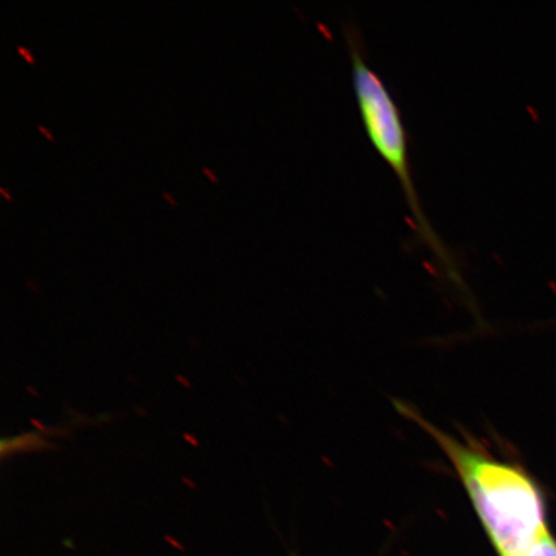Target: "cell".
I'll return each mask as SVG.
<instances>
[{"label":"cell","instance_id":"cell-1","mask_svg":"<svg viewBox=\"0 0 556 556\" xmlns=\"http://www.w3.org/2000/svg\"><path fill=\"white\" fill-rule=\"evenodd\" d=\"M400 412L426 430L446 455L498 556H527L551 528L544 491L519 465L481 444L452 437L413 408Z\"/></svg>","mask_w":556,"mask_h":556},{"label":"cell","instance_id":"cell-2","mask_svg":"<svg viewBox=\"0 0 556 556\" xmlns=\"http://www.w3.org/2000/svg\"><path fill=\"white\" fill-rule=\"evenodd\" d=\"M346 40L352 61L354 94L367 137L400 179L407 204L412 208L417 233L432 250L437 260L455 276V263L451 258L450 250L429 224L416 191L408 159L407 134L399 104L381 76L368 65L358 35L346 31Z\"/></svg>","mask_w":556,"mask_h":556},{"label":"cell","instance_id":"cell-3","mask_svg":"<svg viewBox=\"0 0 556 556\" xmlns=\"http://www.w3.org/2000/svg\"><path fill=\"white\" fill-rule=\"evenodd\" d=\"M45 441L34 434L4 438L2 441V456L15 454L18 451L43 448Z\"/></svg>","mask_w":556,"mask_h":556},{"label":"cell","instance_id":"cell-4","mask_svg":"<svg viewBox=\"0 0 556 556\" xmlns=\"http://www.w3.org/2000/svg\"><path fill=\"white\" fill-rule=\"evenodd\" d=\"M527 556H556V539L552 531L544 534Z\"/></svg>","mask_w":556,"mask_h":556},{"label":"cell","instance_id":"cell-5","mask_svg":"<svg viewBox=\"0 0 556 556\" xmlns=\"http://www.w3.org/2000/svg\"><path fill=\"white\" fill-rule=\"evenodd\" d=\"M17 51L20 52L21 55H24V58L26 59L27 62H29V64L35 65V60L29 50H26V48L23 46H17Z\"/></svg>","mask_w":556,"mask_h":556},{"label":"cell","instance_id":"cell-6","mask_svg":"<svg viewBox=\"0 0 556 556\" xmlns=\"http://www.w3.org/2000/svg\"><path fill=\"white\" fill-rule=\"evenodd\" d=\"M203 172L206 174L208 178H211V180H213V182H218V178L215 177L214 173L211 169L206 168V166H203Z\"/></svg>","mask_w":556,"mask_h":556},{"label":"cell","instance_id":"cell-7","mask_svg":"<svg viewBox=\"0 0 556 556\" xmlns=\"http://www.w3.org/2000/svg\"><path fill=\"white\" fill-rule=\"evenodd\" d=\"M38 129L41 131V134H43L48 139H51V141H53V136L50 134V131H48L43 125H38Z\"/></svg>","mask_w":556,"mask_h":556},{"label":"cell","instance_id":"cell-8","mask_svg":"<svg viewBox=\"0 0 556 556\" xmlns=\"http://www.w3.org/2000/svg\"><path fill=\"white\" fill-rule=\"evenodd\" d=\"M163 197H164L166 200H168V201H169V203H170L172 205H177V201H176V200H174V199L170 197V194H169V193L164 192V193H163Z\"/></svg>","mask_w":556,"mask_h":556},{"label":"cell","instance_id":"cell-9","mask_svg":"<svg viewBox=\"0 0 556 556\" xmlns=\"http://www.w3.org/2000/svg\"><path fill=\"white\" fill-rule=\"evenodd\" d=\"M110 419V415L109 414H101L99 415V420L100 421H106Z\"/></svg>","mask_w":556,"mask_h":556},{"label":"cell","instance_id":"cell-10","mask_svg":"<svg viewBox=\"0 0 556 556\" xmlns=\"http://www.w3.org/2000/svg\"><path fill=\"white\" fill-rule=\"evenodd\" d=\"M0 192H2V193H3V197H4L7 200H11L10 194H9V193H7L4 189H0Z\"/></svg>","mask_w":556,"mask_h":556}]
</instances>
